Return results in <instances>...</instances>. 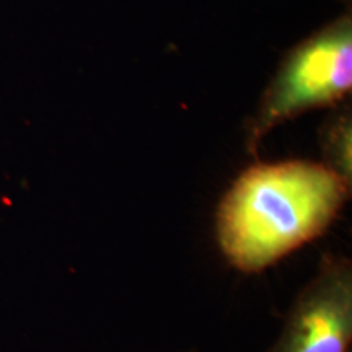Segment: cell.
<instances>
[{"label": "cell", "mask_w": 352, "mask_h": 352, "mask_svg": "<svg viewBox=\"0 0 352 352\" xmlns=\"http://www.w3.org/2000/svg\"><path fill=\"white\" fill-rule=\"evenodd\" d=\"M351 184L311 160L254 164L215 210V241L233 270L259 274L329 230Z\"/></svg>", "instance_id": "6da1fadb"}, {"label": "cell", "mask_w": 352, "mask_h": 352, "mask_svg": "<svg viewBox=\"0 0 352 352\" xmlns=\"http://www.w3.org/2000/svg\"><path fill=\"white\" fill-rule=\"evenodd\" d=\"M352 88V19L344 13L297 44L272 77L246 126V148L256 155L263 139L305 111L333 107Z\"/></svg>", "instance_id": "7a4b0ae2"}, {"label": "cell", "mask_w": 352, "mask_h": 352, "mask_svg": "<svg viewBox=\"0 0 352 352\" xmlns=\"http://www.w3.org/2000/svg\"><path fill=\"white\" fill-rule=\"evenodd\" d=\"M351 344L352 261L341 253L324 252L266 352H351Z\"/></svg>", "instance_id": "3957f363"}, {"label": "cell", "mask_w": 352, "mask_h": 352, "mask_svg": "<svg viewBox=\"0 0 352 352\" xmlns=\"http://www.w3.org/2000/svg\"><path fill=\"white\" fill-rule=\"evenodd\" d=\"M323 165L352 186V118L349 107H342L324 121L320 129Z\"/></svg>", "instance_id": "277c9868"}, {"label": "cell", "mask_w": 352, "mask_h": 352, "mask_svg": "<svg viewBox=\"0 0 352 352\" xmlns=\"http://www.w3.org/2000/svg\"><path fill=\"white\" fill-rule=\"evenodd\" d=\"M342 2H344V3H351V0H342Z\"/></svg>", "instance_id": "5b68a950"}, {"label": "cell", "mask_w": 352, "mask_h": 352, "mask_svg": "<svg viewBox=\"0 0 352 352\" xmlns=\"http://www.w3.org/2000/svg\"><path fill=\"white\" fill-rule=\"evenodd\" d=\"M184 352H197V351H184Z\"/></svg>", "instance_id": "8992f818"}]
</instances>
